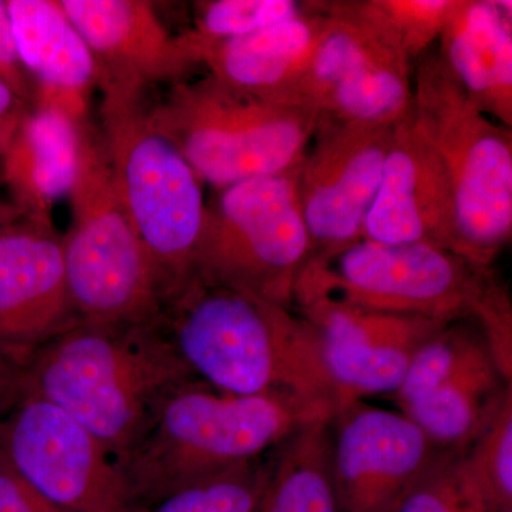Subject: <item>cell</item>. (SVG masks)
<instances>
[{"instance_id": "1", "label": "cell", "mask_w": 512, "mask_h": 512, "mask_svg": "<svg viewBox=\"0 0 512 512\" xmlns=\"http://www.w3.org/2000/svg\"><path fill=\"white\" fill-rule=\"evenodd\" d=\"M160 322L200 382L238 396H275L338 414L345 407L323 342L291 306L194 274L164 303Z\"/></svg>"}, {"instance_id": "2", "label": "cell", "mask_w": 512, "mask_h": 512, "mask_svg": "<svg viewBox=\"0 0 512 512\" xmlns=\"http://www.w3.org/2000/svg\"><path fill=\"white\" fill-rule=\"evenodd\" d=\"M200 382L160 319L141 325L79 322L3 383V397L35 396L79 421L119 461L143 439L175 390Z\"/></svg>"}, {"instance_id": "3", "label": "cell", "mask_w": 512, "mask_h": 512, "mask_svg": "<svg viewBox=\"0 0 512 512\" xmlns=\"http://www.w3.org/2000/svg\"><path fill=\"white\" fill-rule=\"evenodd\" d=\"M322 406L238 396L202 382L165 397L143 439L116 461L138 507L231 468L261 460L296 431L332 421Z\"/></svg>"}, {"instance_id": "4", "label": "cell", "mask_w": 512, "mask_h": 512, "mask_svg": "<svg viewBox=\"0 0 512 512\" xmlns=\"http://www.w3.org/2000/svg\"><path fill=\"white\" fill-rule=\"evenodd\" d=\"M101 93L100 140L111 178L167 301L194 275L207 210L202 181L154 126L143 93Z\"/></svg>"}, {"instance_id": "5", "label": "cell", "mask_w": 512, "mask_h": 512, "mask_svg": "<svg viewBox=\"0 0 512 512\" xmlns=\"http://www.w3.org/2000/svg\"><path fill=\"white\" fill-rule=\"evenodd\" d=\"M148 111L202 184L220 191L295 170L320 126L298 104L241 92L211 74L174 83Z\"/></svg>"}, {"instance_id": "6", "label": "cell", "mask_w": 512, "mask_h": 512, "mask_svg": "<svg viewBox=\"0 0 512 512\" xmlns=\"http://www.w3.org/2000/svg\"><path fill=\"white\" fill-rule=\"evenodd\" d=\"M409 116L446 173L461 255L490 268L512 235L510 128L471 103L439 53L417 64Z\"/></svg>"}, {"instance_id": "7", "label": "cell", "mask_w": 512, "mask_h": 512, "mask_svg": "<svg viewBox=\"0 0 512 512\" xmlns=\"http://www.w3.org/2000/svg\"><path fill=\"white\" fill-rule=\"evenodd\" d=\"M69 198L72 227L62 248L77 318L93 325L156 322L165 301L163 286L121 204L100 136L84 124Z\"/></svg>"}, {"instance_id": "8", "label": "cell", "mask_w": 512, "mask_h": 512, "mask_svg": "<svg viewBox=\"0 0 512 512\" xmlns=\"http://www.w3.org/2000/svg\"><path fill=\"white\" fill-rule=\"evenodd\" d=\"M494 282L488 268L447 249L362 238L335 254L312 255L296 281L293 305L329 299L392 315L456 322L474 315Z\"/></svg>"}, {"instance_id": "9", "label": "cell", "mask_w": 512, "mask_h": 512, "mask_svg": "<svg viewBox=\"0 0 512 512\" xmlns=\"http://www.w3.org/2000/svg\"><path fill=\"white\" fill-rule=\"evenodd\" d=\"M298 170L221 190L205 210L194 274L292 308L296 281L312 256Z\"/></svg>"}, {"instance_id": "10", "label": "cell", "mask_w": 512, "mask_h": 512, "mask_svg": "<svg viewBox=\"0 0 512 512\" xmlns=\"http://www.w3.org/2000/svg\"><path fill=\"white\" fill-rule=\"evenodd\" d=\"M328 28L286 101L320 124L396 126L412 109V63L343 2H325Z\"/></svg>"}, {"instance_id": "11", "label": "cell", "mask_w": 512, "mask_h": 512, "mask_svg": "<svg viewBox=\"0 0 512 512\" xmlns=\"http://www.w3.org/2000/svg\"><path fill=\"white\" fill-rule=\"evenodd\" d=\"M0 454L67 512H137L119 464L79 421L35 396L10 400Z\"/></svg>"}, {"instance_id": "12", "label": "cell", "mask_w": 512, "mask_h": 512, "mask_svg": "<svg viewBox=\"0 0 512 512\" xmlns=\"http://www.w3.org/2000/svg\"><path fill=\"white\" fill-rule=\"evenodd\" d=\"M393 127L325 123L298 170V198L312 255H330L363 237Z\"/></svg>"}, {"instance_id": "13", "label": "cell", "mask_w": 512, "mask_h": 512, "mask_svg": "<svg viewBox=\"0 0 512 512\" xmlns=\"http://www.w3.org/2000/svg\"><path fill=\"white\" fill-rule=\"evenodd\" d=\"M80 320L49 222L10 225L0 238V384Z\"/></svg>"}, {"instance_id": "14", "label": "cell", "mask_w": 512, "mask_h": 512, "mask_svg": "<svg viewBox=\"0 0 512 512\" xmlns=\"http://www.w3.org/2000/svg\"><path fill=\"white\" fill-rule=\"evenodd\" d=\"M439 448L402 412L357 400L332 420L333 484L340 512H396Z\"/></svg>"}, {"instance_id": "15", "label": "cell", "mask_w": 512, "mask_h": 512, "mask_svg": "<svg viewBox=\"0 0 512 512\" xmlns=\"http://www.w3.org/2000/svg\"><path fill=\"white\" fill-rule=\"evenodd\" d=\"M67 18L92 50L97 86L144 93L157 83H178L200 66L190 33L164 28L144 0H60Z\"/></svg>"}, {"instance_id": "16", "label": "cell", "mask_w": 512, "mask_h": 512, "mask_svg": "<svg viewBox=\"0 0 512 512\" xmlns=\"http://www.w3.org/2000/svg\"><path fill=\"white\" fill-rule=\"evenodd\" d=\"M362 238L383 244L433 245L463 258L446 173L409 114L393 128Z\"/></svg>"}, {"instance_id": "17", "label": "cell", "mask_w": 512, "mask_h": 512, "mask_svg": "<svg viewBox=\"0 0 512 512\" xmlns=\"http://www.w3.org/2000/svg\"><path fill=\"white\" fill-rule=\"evenodd\" d=\"M328 22L325 2H313L303 15L247 36L207 39L188 33L198 63L215 79L262 99L286 101Z\"/></svg>"}, {"instance_id": "18", "label": "cell", "mask_w": 512, "mask_h": 512, "mask_svg": "<svg viewBox=\"0 0 512 512\" xmlns=\"http://www.w3.org/2000/svg\"><path fill=\"white\" fill-rule=\"evenodd\" d=\"M439 56L471 103L512 128V3L456 0Z\"/></svg>"}, {"instance_id": "19", "label": "cell", "mask_w": 512, "mask_h": 512, "mask_svg": "<svg viewBox=\"0 0 512 512\" xmlns=\"http://www.w3.org/2000/svg\"><path fill=\"white\" fill-rule=\"evenodd\" d=\"M13 42L20 63L42 84V101L83 121L84 94L97 86L92 50L52 0H9Z\"/></svg>"}, {"instance_id": "20", "label": "cell", "mask_w": 512, "mask_h": 512, "mask_svg": "<svg viewBox=\"0 0 512 512\" xmlns=\"http://www.w3.org/2000/svg\"><path fill=\"white\" fill-rule=\"evenodd\" d=\"M83 121L40 103L23 116L6 150L5 171L22 207L36 221L49 222L50 210L76 183Z\"/></svg>"}, {"instance_id": "21", "label": "cell", "mask_w": 512, "mask_h": 512, "mask_svg": "<svg viewBox=\"0 0 512 512\" xmlns=\"http://www.w3.org/2000/svg\"><path fill=\"white\" fill-rule=\"evenodd\" d=\"M510 386L485 346L436 389L399 409L420 427L434 447L464 450Z\"/></svg>"}, {"instance_id": "22", "label": "cell", "mask_w": 512, "mask_h": 512, "mask_svg": "<svg viewBox=\"0 0 512 512\" xmlns=\"http://www.w3.org/2000/svg\"><path fill=\"white\" fill-rule=\"evenodd\" d=\"M330 450L332 421L309 424L279 444L256 512H340Z\"/></svg>"}, {"instance_id": "23", "label": "cell", "mask_w": 512, "mask_h": 512, "mask_svg": "<svg viewBox=\"0 0 512 512\" xmlns=\"http://www.w3.org/2000/svg\"><path fill=\"white\" fill-rule=\"evenodd\" d=\"M298 313L318 330L320 338L326 342L412 353L451 323L370 311L329 299L301 303Z\"/></svg>"}, {"instance_id": "24", "label": "cell", "mask_w": 512, "mask_h": 512, "mask_svg": "<svg viewBox=\"0 0 512 512\" xmlns=\"http://www.w3.org/2000/svg\"><path fill=\"white\" fill-rule=\"evenodd\" d=\"M343 3L413 64L427 55L429 47L440 39L456 0H343Z\"/></svg>"}, {"instance_id": "25", "label": "cell", "mask_w": 512, "mask_h": 512, "mask_svg": "<svg viewBox=\"0 0 512 512\" xmlns=\"http://www.w3.org/2000/svg\"><path fill=\"white\" fill-rule=\"evenodd\" d=\"M396 512H495L460 450H439Z\"/></svg>"}, {"instance_id": "26", "label": "cell", "mask_w": 512, "mask_h": 512, "mask_svg": "<svg viewBox=\"0 0 512 512\" xmlns=\"http://www.w3.org/2000/svg\"><path fill=\"white\" fill-rule=\"evenodd\" d=\"M323 355L345 407L366 394H394L406 376L413 353L370 349L323 340Z\"/></svg>"}, {"instance_id": "27", "label": "cell", "mask_w": 512, "mask_h": 512, "mask_svg": "<svg viewBox=\"0 0 512 512\" xmlns=\"http://www.w3.org/2000/svg\"><path fill=\"white\" fill-rule=\"evenodd\" d=\"M266 480L261 460L204 478L137 512H256Z\"/></svg>"}, {"instance_id": "28", "label": "cell", "mask_w": 512, "mask_h": 512, "mask_svg": "<svg viewBox=\"0 0 512 512\" xmlns=\"http://www.w3.org/2000/svg\"><path fill=\"white\" fill-rule=\"evenodd\" d=\"M461 451L464 463L493 505L511 511L512 503V386L471 443Z\"/></svg>"}, {"instance_id": "29", "label": "cell", "mask_w": 512, "mask_h": 512, "mask_svg": "<svg viewBox=\"0 0 512 512\" xmlns=\"http://www.w3.org/2000/svg\"><path fill=\"white\" fill-rule=\"evenodd\" d=\"M313 2L295 0H208L198 2L195 29L207 39H232L271 28L311 10Z\"/></svg>"}, {"instance_id": "30", "label": "cell", "mask_w": 512, "mask_h": 512, "mask_svg": "<svg viewBox=\"0 0 512 512\" xmlns=\"http://www.w3.org/2000/svg\"><path fill=\"white\" fill-rule=\"evenodd\" d=\"M0 512H67L28 483L0 454Z\"/></svg>"}, {"instance_id": "31", "label": "cell", "mask_w": 512, "mask_h": 512, "mask_svg": "<svg viewBox=\"0 0 512 512\" xmlns=\"http://www.w3.org/2000/svg\"><path fill=\"white\" fill-rule=\"evenodd\" d=\"M19 63L8 8L6 2H0V80L8 84L13 93L25 96V80L20 73Z\"/></svg>"}, {"instance_id": "32", "label": "cell", "mask_w": 512, "mask_h": 512, "mask_svg": "<svg viewBox=\"0 0 512 512\" xmlns=\"http://www.w3.org/2000/svg\"><path fill=\"white\" fill-rule=\"evenodd\" d=\"M22 119L18 111H12L9 116L0 119V154H5L8 150L10 141L15 136Z\"/></svg>"}, {"instance_id": "33", "label": "cell", "mask_w": 512, "mask_h": 512, "mask_svg": "<svg viewBox=\"0 0 512 512\" xmlns=\"http://www.w3.org/2000/svg\"><path fill=\"white\" fill-rule=\"evenodd\" d=\"M13 103H15V93L8 84L0 80V119L12 113Z\"/></svg>"}]
</instances>
